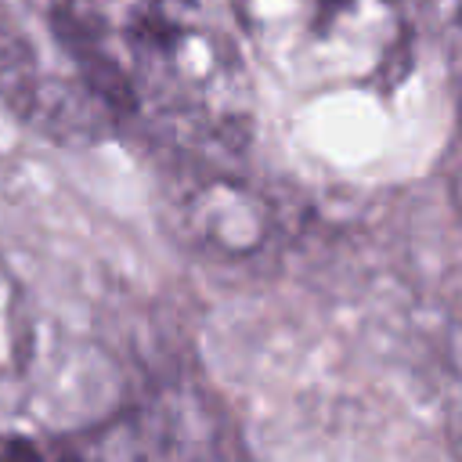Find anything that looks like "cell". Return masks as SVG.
Here are the masks:
<instances>
[{
    "mask_svg": "<svg viewBox=\"0 0 462 462\" xmlns=\"http://www.w3.org/2000/svg\"><path fill=\"white\" fill-rule=\"evenodd\" d=\"M354 7H361V0H310V29H332Z\"/></svg>",
    "mask_w": 462,
    "mask_h": 462,
    "instance_id": "7a4b0ae2",
    "label": "cell"
},
{
    "mask_svg": "<svg viewBox=\"0 0 462 462\" xmlns=\"http://www.w3.org/2000/svg\"><path fill=\"white\" fill-rule=\"evenodd\" d=\"M61 43L87 79L123 112L155 105L202 116L213 90L227 94L231 61L173 0H43Z\"/></svg>",
    "mask_w": 462,
    "mask_h": 462,
    "instance_id": "6da1fadb",
    "label": "cell"
}]
</instances>
